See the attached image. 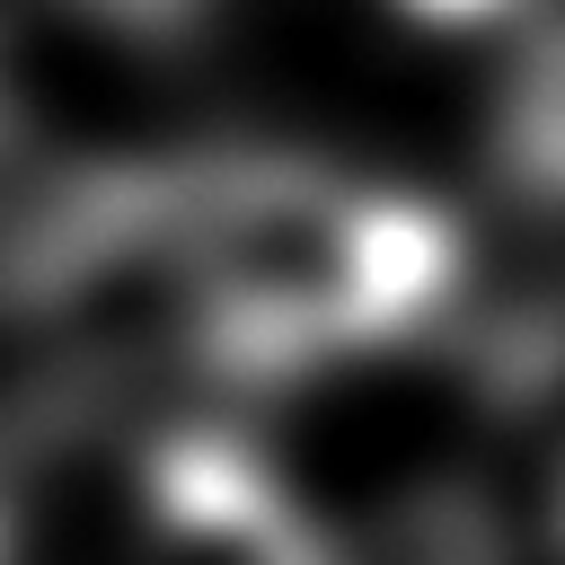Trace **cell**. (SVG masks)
I'll return each mask as SVG.
<instances>
[{
	"mask_svg": "<svg viewBox=\"0 0 565 565\" xmlns=\"http://www.w3.org/2000/svg\"><path fill=\"white\" fill-rule=\"evenodd\" d=\"M150 565H309V539L238 459H185L168 477Z\"/></svg>",
	"mask_w": 565,
	"mask_h": 565,
	"instance_id": "2",
	"label": "cell"
},
{
	"mask_svg": "<svg viewBox=\"0 0 565 565\" xmlns=\"http://www.w3.org/2000/svg\"><path fill=\"white\" fill-rule=\"evenodd\" d=\"M503 132H512L521 177H539V185L565 194V18L539 26V44H530V62L512 79V124Z\"/></svg>",
	"mask_w": 565,
	"mask_h": 565,
	"instance_id": "3",
	"label": "cell"
},
{
	"mask_svg": "<svg viewBox=\"0 0 565 565\" xmlns=\"http://www.w3.org/2000/svg\"><path fill=\"white\" fill-rule=\"evenodd\" d=\"M415 26H441V35H468V26H503V18H521L530 0H397Z\"/></svg>",
	"mask_w": 565,
	"mask_h": 565,
	"instance_id": "4",
	"label": "cell"
},
{
	"mask_svg": "<svg viewBox=\"0 0 565 565\" xmlns=\"http://www.w3.org/2000/svg\"><path fill=\"white\" fill-rule=\"evenodd\" d=\"M168 247L194 335L238 371H318L397 344L468 274L450 212L309 159L221 168L168 221Z\"/></svg>",
	"mask_w": 565,
	"mask_h": 565,
	"instance_id": "1",
	"label": "cell"
}]
</instances>
